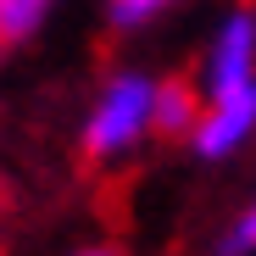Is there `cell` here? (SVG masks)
Wrapping results in <instances>:
<instances>
[{
	"label": "cell",
	"instance_id": "7",
	"mask_svg": "<svg viewBox=\"0 0 256 256\" xmlns=\"http://www.w3.org/2000/svg\"><path fill=\"white\" fill-rule=\"evenodd\" d=\"M162 0H112V12H117V22H134V17H145V12H156Z\"/></svg>",
	"mask_w": 256,
	"mask_h": 256
},
{
	"label": "cell",
	"instance_id": "5",
	"mask_svg": "<svg viewBox=\"0 0 256 256\" xmlns=\"http://www.w3.org/2000/svg\"><path fill=\"white\" fill-rule=\"evenodd\" d=\"M39 6H45V0H0V39H17L39 17Z\"/></svg>",
	"mask_w": 256,
	"mask_h": 256
},
{
	"label": "cell",
	"instance_id": "8",
	"mask_svg": "<svg viewBox=\"0 0 256 256\" xmlns=\"http://www.w3.org/2000/svg\"><path fill=\"white\" fill-rule=\"evenodd\" d=\"M78 256H117V250H78Z\"/></svg>",
	"mask_w": 256,
	"mask_h": 256
},
{
	"label": "cell",
	"instance_id": "2",
	"mask_svg": "<svg viewBox=\"0 0 256 256\" xmlns=\"http://www.w3.org/2000/svg\"><path fill=\"white\" fill-rule=\"evenodd\" d=\"M250 117H256V84H250V78L234 84V90H218L212 112L195 122V145H200L206 156H218V150L240 145V134L250 128Z\"/></svg>",
	"mask_w": 256,
	"mask_h": 256
},
{
	"label": "cell",
	"instance_id": "6",
	"mask_svg": "<svg viewBox=\"0 0 256 256\" xmlns=\"http://www.w3.org/2000/svg\"><path fill=\"white\" fill-rule=\"evenodd\" d=\"M250 245H256V206H250V218H245V223H240V228L228 234L223 256H240V250H250Z\"/></svg>",
	"mask_w": 256,
	"mask_h": 256
},
{
	"label": "cell",
	"instance_id": "4",
	"mask_svg": "<svg viewBox=\"0 0 256 256\" xmlns=\"http://www.w3.org/2000/svg\"><path fill=\"white\" fill-rule=\"evenodd\" d=\"M150 122L162 134H184V128L200 122V106H195V84L190 78H167L162 90L150 95Z\"/></svg>",
	"mask_w": 256,
	"mask_h": 256
},
{
	"label": "cell",
	"instance_id": "1",
	"mask_svg": "<svg viewBox=\"0 0 256 256\" xmlns=\"http://www.w3.org/2000/svg\"><path fill=\"white\" fill-rule=\"evenodd\" d=\"M145 122H150V84L117 78L106 90V100H100V112H95V122H90V134H84V150L90 156H112V150H122L134 140Z\"/></svg>",
	"mask_w": 256,
	"mask_h": 256
},
{
	"label": "cell",
	"instance_id": "3",
	"mask_svg": "<svg viewBox=\"0 0 256 256\" xmlns=\"http://www.w3.org/2000/svg\"><path fill=\"white\" fill-rule=\"evenodd\" d=\"M250 39H256V22H250V12H240V17L223 28L218 62H212V90H234V84L250 78Z\"/></svg>",
	"mask_w": 256,
	"mask_h": 256
}]
</instances>
